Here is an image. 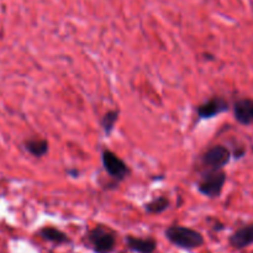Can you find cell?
I'll return each instance as SVG.
<instances>
[{
    "label": "cell",
    "mask_w": 253,
    "mask_h": 253,
    "mask_svg": "<svg viewBox=\"0 0 253 253\" xmlns=\"http://www.w3.org/2000/svg\"><path fill=\"white\" fill-rule=\"evenodd\" d=\"M24 148L35 158H42L48 153L49 145L46 138H29L24 142Z\"/></svg>",
    "instance_id": "cell-11"
},
{
    "label": "cell",
    "mask_w": 253,
    "mask_h": 253,
    "mask_svg": "<svg viewBox=\"0 0 253 253\" xmlns=\"http://www.w3.org/2000/svg\"><path fill=\"white\" fill-rule=\"evenodd\" d=\"M85 241L94 253H113L116 247V236L109 227L96 225L85 235Z\"/></svg>",
    "instance_id": "cell-2"
},
{
    "label": "cell",
    "mask_w": 253,
    "mask_h": 253,
    "mask_svg": "<svg viewBox=\"0 0 253 253\" xmlns=\"http://www.w3.org/2000/svg\"><path fill=\"white\" fill-rule=\"evenodd\" d=\"M40 237L42 240H44L46 242L49 244H53L56 246H62V245H69L72 244V240L66 232H63L62 230L57 229L53 226H43L37 232Z\"/></svg>",
    "instance_id": "cell-10"
},
{
    "label": "cell",
    "mask_w": 253,
    "mask_h": 253,
    "mask_svg": "<svg viewBox=\"0 0 253 253\" xmlns=\"http://www.w3.org/2000/svg\"><path fill=\"white\" fill-rule=\"evenodd\" d=\"M235 120L244 126L253 125V99L240 98L236 99L232 105Z\"/></svg>",
    "instance_id": "cell-7"
},
{
    "label": "cell",
    "mask_w": 253,
    "mask_h": 253,
    "mask_svg": "<svg viewBox=\"0 0 253 253\" xmlns=\"http://www.w3.org/2000/svg\"><path fill=\"white\" fill-rule=\"evenodd\" d=\"M125 244L130 251L135 253H155L157 250V241L152 237H125Z\"/></svg>",
    "instance_id": "cell-9"
},
{
    "label": "cell",
    "mask_w": 253,
    "mask_h": 253,
    "mask_svg": "<svg viewBox=\"0 0 253 253\" xmlns=\"http://www.w3.org/2000/svg\"><path fill=\"white\" fill-rule=\"evenodd\" d=\"M229 110L230 103L224 96H212L197 106V115L200 120H210Z\"/></svg>",
    "instance_id": "cell-6"
},
{
    "label": "cell",
    "mask_w": 253,
    "mask_h": 253,
    "mask_svg": "<svg viewBox=\"0 0 253 253\" xmlns=\"http://www.w3.org/2000/svg\"><path fill=\"white\" fill-rule=\"evenodd\" d=\"M229 245L235 250H245L253 245V222L244 225L229 237Z\"/></svg>",
    "instance_id": "cell-8"
},
{
    "label": "cell",
    "mask_w": 253,
    "mask_h": 253,
    "mask_svg": "<svg viewBox=\"0 0 253 253\" xmlns=\"http://www.w3.org/2000/svg\"><path fill=\"white\" fill-rule=\"evenodd\" d=\"M231 153L232 158H235V160H241L246 155V148H245V146H239V147L235 148V151H231Z\"/></svg>",
    "instance_id": "cell-14"
},
{
    "label": "cell",
    "mask_w": 253,
    "mask_h": 253,
    "mask_svg": "<svg viewBox=\"0 0 253 253\" xmlns=\"http://www.w3.org/2000/svg\"><path fill=\"white\" fill-rule=\"evenodd\" d=\"M232 160V153L224 145H215L208 148L200 157L203 170H220L226 167Z\"/></svg>",
    "instance_id": "cell-4"
},
{
    "label": "cell",
    "mask_w": 253,
    "mask_h": 253,
    "mask_svg": "<svg viewBox=\"0 0 253 253\" xmlns=\"http://www.w3.org/2000/svg\"><path fill=\"white\" fill-rule=\"evenodd\" d=\"M119 116H120V111L119 110H109L100 119V126L106 136L111 135L119 120Z\"/></svg>",
    "instance_id": "cell-13"
},
{
    "label": "cell",
    "mask_w": 253,
    "mask_h": 253,
    "mask_svg": "<svg viewBox=\"0 0 253 253\" xmlns=\"http://www.w3.org/2000/svg\"><path fill=\"white\" fill-rule=\"evenodd\" d=\"M165 237L177 249L184 251L200 249L205 245V239L199 231L182 225H172L165 230Z\"/></svg>",
    "instance_id": "cell-1"
},
{
    "label": "cell",
    "mask_w": 253,
    "mask_h": 253,
    "mask_svg": "<svg viewBox=\"0 0 253 253\" xmlns=\"http://www.w3.org/2000/svg\"><path fill=\"white\" fill-rule=\"evenodd\" d=\"M170 207V200L169 198L166 197V195H161V197L155 198L151 202L146 203L143 205L145 208V211L147 212L148 215H160L163 214L166 210L169 209Z\"/></svg>",
    "instance_id": "cell-12"
},
{
    "label": "cell",
    "mask_w": 253,
    "mask_h": 253,
    "mask_svg": "<svg viewBox=\"0 0 253 253\" xmlns=\"http://www.w3.org/2000/svg\"><path fill=\"white\" fill-rule=\"evenodd\" d=\"M51 253H52V252H51Z\"/></svg>",
    "instance_id": "cell-16"
},
{
    "label": "cell",
    "mask_w": 253,
    "mask_h": 253,
    "mask_svg": "<svg viewBox=\"0 0 253 253\" xmlns=\"http://www.w3.org/2000/svg\"><path fill=\"white\" fill-rule=\"evenodd\" d=\"M67 174L72 178H78L79 172H78V169H76V168H72V169L67 170Z\"/></svg>",
    "instance_id": "cell-15"
},
{
    "label": "cell",
    "mask_w": 253,
    "mask_h": 253,
    "mask_svg": "<svg viewBox=\"0 0 253 253\" xmlns=\"http://www.w3.org/2000/svg\"><path fill=\"white\" fill-rule=\"evenodd\" d=\"M101 165H103L104 170L108 173L111 179L115 180L116 184L125 180L130 175L128 166L116 153L108 148L103 150L101 152Z\"/></svg>",
    "instance_id": "cell-5"
},
{
    "label": "cell",
    "mask_w": 253,
    "mask_h": 253,
    "mask_svg": "<svg viewBox=\"0 0 253 253\" xmlns=\"http://www.w3.org/2000/svg\"><path fill=\"white\" fill-rule=\"evenodd\" d=\"M226 179L227 175L224 169L203 170L197 182V189L200 194L209 199H217L221 195Z\"/></svg>",
    "instance_id": "cell-3"
}]
</instances>
